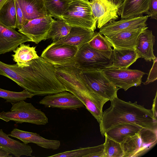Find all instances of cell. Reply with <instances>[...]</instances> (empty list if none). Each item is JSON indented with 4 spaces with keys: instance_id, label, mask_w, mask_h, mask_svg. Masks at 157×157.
Instances as JSON below:
<instances>
[{
    "instance_id": "cell-1",
    "label": "cell",
    "mask_w": 157,
    "mask_h": 157,
    "mask_svg": "<svg viewBox=\"0 0 157 157\" xmlns=\"http://www.w3.org/2000/svg\"><path fill=\"white\" fill-rule=\"evenodd\" d=\"M110 107L103 112L99 127L101 133L111 128L124 123H132L143 128L157 131V120L151 109L139 105L137 101H125L117 97L110 101Z\"/></svg>"
},
{
    "instance_id": "cell-2",
    "label": "cell",
    "mask_w": 157,
    "mask_h": 157,
    "mask_svg": "<svg viewBox=\"0 0 157 157\" xmlns=\"http://www.w3.org/2000/svg\"><path fill=\"white\" fill-rule=\"evenodd\" d=\"M81 70L73 64L55 67L56 75L66 90L82 101L99 123L102 116L103 106L109 100L96 94L87 88L80 76Z\"/></svg>"
},
{
    "instance_id": "cell-3",
    "label": "cell",
    "mask_w": 157,
    "mask_h": 157,
    "mask_svg": "<svg viewBox=\"0 0 157 157\" xmlns=\"http://www.w3.org/2000/svg\"><path fill=\"white\" fill-rule=\"evenodd\" d=\"M11 103L10 111L0 112V119L6 122L13 121L16 124L28 123L45 125L48 123V118L45 114L31 103L22 100Z\"/></svg>"
},
{
    "instance_id": "cell-4",
    "label": "cell",
    "mask_w": 157,
    "mask_h": 157,
    "mask_svg": "<svg viewBox=\"0 0 157 157\" xmlns=\"http://www.w3.org/2000/svg\"><path fill=\"white\" fill-rule=\"evenodd\" d=\"M111 51H101L90 47L88 43L81 47L73 60L74 66L83 71H100L112 64Z\"/></svg>"
},
{
    "instance_id": "cell-5",
    "label": "cell",
    "mask_w": 157,
    "mask_h": 157,
    "mask_svg": "<svg viewBox=\"0 0 157 157\" xmlns=\"http://www.w3.org/2000/svg\"><path fill=\"white\" fill-rule=\"evenodd\" d=\"M157 131L142 128L137 133L128 136L120 143L123 157H138L153 147L157 142Z\"/></svg>"
},
{
    "instance_id": "cell-6",
    "label": "cell",
    "mask_w": 157,
    "mask_h": 157,
    "mask_svg": "<svg viewBox=\"0 0 157 157\" xmlns=\"http://www.w3.org/2000/svg\"><path fill=\"white\" fill-rule=\"evenodd\" d=\"M72 27H79L94 31L97 21L88 2L74 0L61 17Z\"/></svg>"
},
{
    "instance_id": "cell-7",
    "label": "cell",
    "mask_w": 157,
    "mask_h": 157,
    "mask_svg": "<svg viewBox=\"0 0 157 157\" xmlns=\"http://www.w3.org/2000/svg\"><path fill=\"white\" fill-rule=\"evenodd\" d=\"M83 82L92 92L109 101L117 97L119 89L112 83L102 71L81 70Z\"/></svg>"
},
{
    "instance_id": "cell-8",
    "label": "cell",
    "mask_w": 157,
    "mask_h": 157,
    "mask_svg": "<svg viewBox=\"0 0 157 157\" xmlns=\"http://www.w3.org/2000/svg\"><path fill=\"white\" fill-rule=\"evenodd\" d=\"M88 2L98 29L119 18L122 3L116 0H89Z\"/></svg>"
},
{
    "instance_id": "cell-9",
    "label": "cell",
    "mask_w": 157,
    "mask_h": 157,
    "mask_svg": "<svg viewBox=\"0 0 157 157\" xmlns=\"http://www.w3.org/2000/svg\"><path fill=\"white\" fill-rule=\"evenodd\" d=\"M109 80L117 87L125 91L133 86H140L146 73L137 70L109 67L102 71Z\"/></svg>"
},
{
    "instance_id": "cell-10",
    "label": "cell",
    "mask_w": 157,
    "mask_h": 157,
    "mask_svg": "<svg viewBox=\"0 0 157 157\" xmlns=\"http://www.w3.org/2000/svg\"><path fill=\"white\" fill-rule=\"evenodd\" d=\"M78 49L76 46L53 42L42 52L40 57L54 65L73 63Z\"/></svg>"
},
{
    "instance_id": "cell-11",
    "label": "cell",
    "mask_w": 157,
    "mask_h": 157,
    "mask_svg": "<svg viewBox=\"0 0 157 157\" xmlns=\"http://www.w3.org/2000/svg\"><path fill=\"white\" fill-rule=\"evenodd\" d=\"M54 20L50 16L35 18L28 21L18 31L30 38L31 42L38 44L48 39Z\"/></svg>"
},
{
    "instance_id": "cell-12",
    "label": "cell",
    "mask_w": 157,
    "mask_h": 157,
    "mask_svg": "<svg viewBox=\"0 0 157 157\" xmlns=\"http://www.w3.org/2000/svg\"><path fill=\"white\" fill-rule=\"evenodd\" d=\"M39 103L47 107L62 109L77 110L85 106L75 96L67 91L46 95L40 101Z\"/></svg>"
},
{
    "instance_id": "cell-13",
    "label": "cell",
    "mask_w": 157,
    "mask_h": 157,
    "mask_svg": "<svg viewBox=\"0 0 157 157\" xmlns=\"http://www.w3.org/2000/svg\"><path fill=\"white\" fill-rule=\"evenodd\" d=\"M148 16H142L136 17L121 19L110 22L100 29L101 34L108 36L118 33L147 26L146 22Z\"/></svg>"
},
{
    "instance_id": "cell-14",
    "label": "cell",
    "mask_w": 157,
    "mask_h": 157,
    "mask_svg": "<svg viewBox=\"0 0 157 157\" xmlns=\"http://www.w3.org/2000/svg\"><path fill=\"white\" fill-rule=\"evenodd\" d=\"M31 41L23 34L0 22V55L13 51L21 44Z\"/></svg>"
},
{
    "instance_id": "cell-15",
    "label": "cell",
    "mask_w": 157,
    "mask_h": 157,
    "mask_svg": "<svg viewBox=\"0 0 157 157\" xmlns=\"http://www.w3.org/2000/svg\"><path fill=\"white\" fill-rule=\"evenodd\" d=\"M147 28L148 27L146 26L104 36L113 48L135 49L139 36L141 33Z\"/></svg>"
},
{
    "instance_id": "cell-16",
    "label": "cell",
    "mask_w": 157,
    "mask_h": 157,
    "mask_svg": "<svg viewBox=\"0 0 157 157\" xmlns=\"http://www.w3.org/2000/svg\"><path fill=\"white\" fill-rule=\"evenodd\" d=\"M21 141L23 143L35 144L42 147L49 149L56 150L59 149L61 143L59 140L46 139L36 133L24 131L14 128L8 134Z\"/></svg>"
},
{
    "instance_id": "cell-17",
    "label": "cell",
    "mask_w": 157,
    "mask_h": 157,
    "mask_svg": "<svg viewBox=\"0 0 157 157\" xmlns=\"http://www.w3.org/2000/svg\"><path fill=\"white\" fill-rule=\"evenodd\" d=\"M95 32L79 27H72L69 33L56 42V44H68L77 47L78 49L88 43L94 35Z\"/></svg>"
},
{
    "instance_id": "cell-18",
    "label": "cell",
    "mask_w": 157,
    "mask_h": 157,
    "mask_svg": "<svg viewBox=\"0 0 157 157\" xmlns=\"http://www.w3.org/2000/svg\"><path fill=\"white\" fill-rule=\"evenodd\" d=\"M0 147L16 157L22 155L32 156L33 150L30 146L10 138L1 129H0Z\"/></svg>"
},
{
    "instance_id": "cell-19",
    "label": "cell",
    "mask_w": 157,
    "mask_h": 157,
    "mask_svg": "<svg viewBox=\"0 0 157 157\" xmlns=\"http://www.w3.org/2000/svg\"><path fill=\"white\" fill-rule=\"evenodd\" d=\"M155 40L151 30L147 29L140 33L135 47V50L140 58L149 61L155 58L153 49Z\"/></svg>"
},
{
    "instance_id": "cell-20",
    "label": "cell",
    "mask_w": 157,
    "mask_h": 157,
    "mask_svg": "<svg viewBox=\"0 0 157 157\" xmlns=\"http://www.w3.org/2000/svg\"><path fill=\"white\" fill-rule=\"evenodd\" d=\"M151 0H125L119 12L121 19L136 17L147 14Z\"/></svg>"
},
{
    "instance_id": "cell-21",
    "label": "cell",
    "mask_w": 157,
    "mask_h": 157,
    "mask_svg": "<svg viewBox=\"0 0 157 157\" xmlns=\"http://www.w3.org/2000/svg\"><path fill=\"white\" fill-rule=\"evenodd\" d=\"M17 0L28 21L50 16L45 6L43 0Z\"/></svg>"
},
{
    "instance_id": "cell-22",
    "label": "cell",
    "mask_w": 157,
    "mask_h": 157,
    "mask_svg": "<svg viewBox=\"0 0 157 157\" xmlns=\"http://www.w3.org/2000/svg\"><path fill=\"white\" fill-rule=\"evenodd\" d=\"M110 58L112 64L110 67L127 69L140 57L135 49L113 48L112 50Z\"/></svg>"
},
{
    "instance_id": "cell-23",
    "label": "cell",
    "mask_w": 157,
    "mask_h": 157,
    "mask_svg": "<svg viewBox=\"0 0 157 157\" xmlns=\"http://www.w3.org/2000/svg\"><path fill=\"white\" fill-rule=\"evenodd\" d=\"M142 128L134 123H124L111 128L107 131L105 134L110 138L121 143L124 139L135 135Z\"/></svg>"
},
{
    "instance_id": "cell-24",
    "label": "cell",
    "mask_w": 157,
    "mask_h": 157,
    "mask_svg": "<svg viewBox=\"0 0 157 157\" xmlns=\"http://www.w3.org/2000/svg\"><path fill=\"white\" fill-rule=\"evenodd\" d=\"M13 52L14 54L12 55L13 60L20 67L29 66V61L39 57L36 51V47H30L29 44H21Z\"/></svg>"
},
{
    "instance_id": "cell-25",
    "label": "cell",
    "mask_w": 157,
    "mask_h": 157,
    "mask_svg": "<svg viewBox=\"0 0 157 157\" xmlns=\"http://www.w3.org/2000/svg\"><path fill=\"white\" fill-rule=\"evenodd\" d=\"M104 144L94 147H80L59 153L49 157H104Z\"/></svg>"
},
{
    "instance_id": "cell-26",
    "label": "cell",
    "mask_w": 157,
    "mask_h": 157,
    "mask_svg": "<svg viewBox=\"0 0 157 157\" xmlns=\"http://www.w3.org/2000/svg\"><path fill=\"white\" fill-rule=\"evenodd\" d=\"M0 22L7 27L17 28L15 0H8L0 10Z\"/></svg>"
},
{
    "instance_id": "cell-27",
    "label": "cell",
    "mask_w": 157,
    "mask_h": 157,
    "mask_svg": "<svg viewBox=\"0 0 157 157\" xmlns=\"http://www.w3.org/2000/svg\"><path fill=\"white\" fill-rule=\"evenodd\" d=\"M53 22L48 33V39L56 42L67 36L72 27L62 17L56 18Z\"/></svg>"
},
{
    "instance_id": "cell-28",
    "label": "cell",
    "mask_w": 157,
    "mask_h": 157,
    "mask_svg": "<svg viewBox=\"0 0 157 157\" xmlns=\"http://www.w3.org/2000/svg\"><path fill=\"white\" fill-rule=\"evenodd\" d=\"M74 0H43L45 6L52 17H61Z\"/></svg>"
},
{
    "instance_id": "cell-29",
    "label": "cell",
    "mask_w": 157,
    "mask_h": 157,
    "mask_svg": "<svg viewBox=\"0 0 157 157\" xmlns=\"http://www.w3.org/2000/svg\"><path fill=\"white\" fill-rule=\"evenodd\" d=\"M34 95L24 89L21 92H15L4 90L0 88V98L6 100V102H17L27 98H32Z\"/></svg>"
},
{
    "instance_id": "cell-30",
    "label": "cell",
    "mask_w": 157,
    "mask_h": 157,
    "mask_svg": "<svg viewBox=\"0 0 157 157\" xmlns=\"http://www.w3.org/2000/svg\"><path fill=\"white\" fill-rule=\"evenodd\" d=\"M104 136V157H123V152L120 143L110 138L105 134Z\"/></svg>"
},
{
    "instance_id": "cell-31",
    "label": "cell",
    "mask_w": 157,
    "mask_h": 157,
    "mask_svg": "<svg viewBox=\"0 0 157 157\" xmlns=\"http://www.w3.org/2000/svg\"><path fill=\"white\" fill-rule=\"evenodd\" d=\"M88 43L92 48L100 51H111L113 49L105 37L99 32H95L94 36Z\"/></svg>"
},
{
    "instance_id": "cell-32",
    "label": "cell",
    "mask_w": 157,
    "mask_h": 157,
    "mask_svg": "<svg viewBox=\"0 0 157 157\" xmlns=\"http://www.w3.org/2000/svg\"><path fill=\"white\" fill-rule=\"evenodd\" d=\"M17 17V28L21 29L28 21L25 18L17 0H15Z\"/></svg>"
},
{
    "instance_id": "cell-33",
    "label": "cell",
    "mask_w": 157,
    "mask_h": 157,
    "mask_svg": "<svg viewBox=\"0 0 157 157\" xmlns=\"http://www.w3.org/2000/svg\"><path fill=\"white\" fill-rule=\"evenodd\" d=\"M153 64L150 69L147 80L143 83L144 85H147L156 80L157 79V58L153 60Z\"/></svg>"
},
{
    "instance_id": "cell-34",
    "label": "cell",
    "mask_w": 157,
    "mask_h": 157,
    "mask_svg": "<svg viewBox=\"0 0 157 157\" xmlns=\"http://www.w3.org/2000/svg\"><path fill=\"white\" fill-rule=\"evenodd\" d=\"M148 17L155 20L157 18V0H151L149 6Z\"/></svg>"
},
{
    "instance_id": "cell-35",
    "label": "cell",
    "mask_w": 157,
    "mask_h": 157,
    "mask_svg": "<svg viewBox=\"0 0 157 157\" xmlns=\"http://www.w3.org/2000/svg\"><path fill=\"white\" fill-rule=\"evenodd\" d=\"M153 114L154 118L157 120V92L156 93L155 95L153 100L152 108L151 109Z\"/></svg>"
},
{
    "instance_id": "cell-36",
    "label": "cell",
    "mask_w": 157,
    "mask_h": 157,
    "mask_svg": "<svg viewBox=\"0 0 157 157\" xmlns=\"http://www.w3.org/2000/svg\"><path fill=\"white\" fill-rule=\"evenodd\" d=\"M3 148L0 147V157H11L12 156Z\"/></svg>"
},
{
    "instance_id": "cell-37",
    "label": "cell",
    "mask_w": 157,
    "mask_h": 157,
    "mask_svg": "<svg viewBox=\"0 0 157 157\" xmlns=\"http://www.w3.org/2000/svg\"><path fill=\"white\" fill-rule=\"evenodd\" d=\"M8 0H0V10Z\"/></svg>"
},
{
    "instance_id": "cell-38",
    "label": "cell",
    "mask_w": 157,
    "mask_h": 157,
    "mask_svg": "<svg viewBox=\"0 0 157 157\" xmlns=\"http://www.w3.org/2000/svg\"><path fill=\"white\" fill-rule=\"evenodd\" d=\"M120 3H122L125 0H116Z\"/></svg>"
},
{
    "instance_id": "cell-39",
    "label": "cell",
    "mask_w": 157,
    "mask_h": 157,
    "mask_svg": "<svg viewBox=\"0 0 157 157\" xmlns=\"http://www.w3.org/2000/svg\"><path fill=\"white\" fill-rule=\"evenodd\" d=\"M84 0L86 1V2H88L89 1V0Z\"/></svg>"
}]
</instances>
